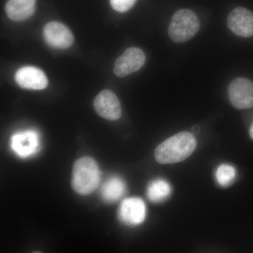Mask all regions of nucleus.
I'll use <instances>...</instances> for the list:
<instances>
[{
  "label": "nucleus",
  "instance_id": "obj_1",
  "mask_svg": "<svg viewBox=\"0 0 253 253\" xmlns=\"http://www.w3.org/2000/svg\"><path fill=\"white\" fill-rule=\"evenodd\" d=\"M197 141L194 134L181 131L161 143L155 151V158L161 164L181 162L196 150Z\"/></svg>",
  "mask_w": 253,
  "mask_h": 253
},
{
  "label": "nucleus",
  "instance_id": "obj_2",
  "mask_svg": "<svg viewBox=\"0 0 253 253\" xmlns=\"http://www.w3.org/2000/svg\"><path fill=\"white\" fill-rule=\"evenodd\" d=\"M100 181L99 166L91 157L80 158L73 165L71 185L78 194H90L97 189Z\"/></svg>",
  "mask_w": 253,
  "mask_h": 253
},
{
  "label": "nucleus",
  "instance_id": "obj_3",
  "mask_svg": "<svg viewBox=\"0 0 253 253\" xmlns=\"http://www.w3.org/2000/svg\"><path fill=\"white\" fill-rule=\"evenodd\" d=\"M199 28V19L194 11L180 9L172 16L168 28V34L174 42H185L198 33Z\"/></svg>",
  "mask_w": 253,
  "mask_h": 253
},
{
  "label": "nucleus",
  "instance_id": "obj_4",
  "mask_svg": "<svg viewBox=\"0 0 253 253\" xmlns=\"http://www.w3.org/2000/svg\"><path fill=\"white\" fill-rule=\"evenodd\" d=\"M229 100L237 109H249L253 107V82L247 78L234 80L228 89Z\"/></svg>",
  "mask_w": 253,
  "mask_h": 253
},
{
  "label": "nucleus",
  "instance_id": "obj_5",
  "mask_svg": "<svg viewBox=\"0 0 253 253\" xmlns=\"http://www.w3.org/2000/svg\"><path fill=\"white\" fill-rule=\"evenodd\" d=\"M43 38L48 45L56 49H68L74 42V36L71 30L56 21L46 24L43 29Z\"/></svg>",
  "mask_w": 253,
  "mask_h": 253
},
{
  "label": "nucleus",
  "instance_id": "obj_6",
  "mask_svg": "<svg viewBox=\"0 0 253 253\" xmlns=\"http://www.w3.org/2000/svg\"><path fill=\"white\" fill-rule=\"evenodd\" d=\"M146 61L142 50L130 47L125 51L115 63L113 72L118 78H124L139 71Z\"/></svg>",
  "mask_w": 253,
  "mask_h": 253
},
{
  "label": "nucleus",
  "instance_id": "obj_7",
  "mask_svg": "<svg viewBox=\"0 0 253 253\" xmlns=\"http://www.w3.org/2000/svg\"><path fill=\"white\" fill-rule=\"evenodd\" d=\"M95 111L101 117L116 121L121 117L122 109L118 96L109 89L101 91L94 101Z\"/></svg>",
  "mask_w": 253,
  "mask_h": 253
},
{
  "label": "nucleus",
  "instance_id": "obj_8",
  "mask_svg": "<svg viewBox=\"0 0 253 253\" xmlns=\"http://www.w3.org/2000/svg\"><path fill=\"white\" fill-rule=\"evenodd\" d=\"M228 27L237 36L244 38L253 36V14L244 7L235 8L227 18Z\"/></svg>",
  "mask_w": 253,
  "mask_h": 253
},
{
  "label": "nucleus",
  "instance_id": "obj_9",
  "mask_svg": "<svg viewBox=\"0 0 253 253\" xmlns=\"http://www.w3.org/2000/svg\"><path fill=\"white\" fill-rule=\"evenodd\" d=\"M15 81L21 87L33 90H42L48 85L45 73L33 66H26L18 69L15 75Z\"/></svg>",
  "mask_w": 253,
  "mask_h": 253
},
{
  "label": "nucleus",
  "instance_id": "obj_10",
  "mask_svg": "<svg viewBox=\"0 0 253 253\" xmlns=\"http://www.w3.org/2000/svg\"><path fill=\"white\" fill-rule=\"evenodd\" d=\"M146 206L139 198H129L123 201L119 209V218L127 225L136 226L144 221Z\"/></svg>",
  "mask_w": 253,
  "mask_h": 253
},
{
  "label": "nucleus",
  "instance_id": "obj_11",
  "mask_svg": "<svg viewBox=\"0 0 253 253\" xmlns=\"http://www.w3.org/2000/svg\"><path fill=\"white\" fill-rule=\"evenodd\" d=\"M36 131L28 130L14 134L11 146L18 156L26 158L36 154L39 146V139Z\"/></svg>",
  "mask_w": 253,
  "mask_h": 253
},
{
  "label": "nucleus",
  "instance_id": "obj_12",
  "mask_svg": "<svg viewBox=\"0 0 253 253\" xmlns=\"http://www.w3.org/2000/svg\"><path fill=\"white\" fill-rule=\"evenodd\" d=\"M36 9V0H9L5 11L10 19L23 21L31 18Z\"/></svg>",
  "mask_w": 253,
  "mask_h": 253
},
{
  "label": "nucleus",
  "instance_id": "obj_13",
  "mask_svg": "<svg viewBox=\"0 0 253 253\" xmlns=\"http://www.w3.org/2000/svg\"><path fill=\"white\" fill-rule=\"evenodd\" d=\"M126 183L118 176L109 178L101 189V195L104 201L109 203L115 202L121 199L126 192Z\"/></svg>",
  "mask_w": 253,
  "mask_h": 253
},
{
  "label": "nucleus",
  "instance_id": "obj_14",
  "mask_svg": "<svg viewBox=\"0 0 253 253\" xmlns=\"http://www.w3.org/2000/svg\"><path fill=\"white\" fill-rule=\"evenodd\" d=\"M171 186L164 179H158L151 181L147 189V196L153 203H160L168 199L171 194Z\"/></svg>",
  "mask_w": 253,
  "mask_h": 253
},
{
  "label": "nucleus",
  "instance_id": "obj_15",
  "mask_svg": "<svg viewBox=\"0 0 253 253\" xmlns=\"http://www.w3.org/2000/svg\"><path fill=\"white\" fill-rule=\"evenodd\" d=\"M236 171L232 166L222 164L216 171V179L219 185L226 187L232 184L235 179Z\"/></svg>",
  "mask_w": 253,
  "mask_h": 253
},
{
  "label": "nucleus",
  "instance_id": "obj_16",
  "mask_svg": "<svg viewBox=\"0 0 253 253\" xmlns=\"http://www.w3.org/2000/svg\"><path fill=\"white\" fill-rule=\"evenodd\" d=\"M136 1V0H110L113 9L120 13L129 11L135 4Z\"/></svg>",
  "mask_w": 253,
  "mask_h": 253
},
{
  "label": "nucleus",
  "instance_id": "obj_17",
  "mask_svg": "<svg viewBox=\"0 0 253 253\" xmlns=\"http://www.w3.org/2000/svg\"><path fill=\"white\" fill-rule=\"evenodd\" d=\"M250 135H251V137L253 139V123L251 125V128H250Z\"/></svg>",
  "mask_w": 253,
  "mask_h": 253
}]
</instances>
